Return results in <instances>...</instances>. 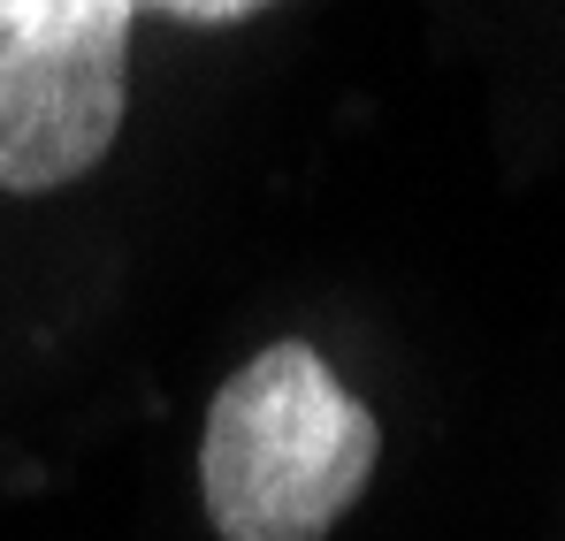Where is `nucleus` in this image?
<instances>
[{"instance_id": "nucleus-3", "label": "nucleus", "mask_w": 565, "mask_h": 541, "mask_svg": "<svg viewBox=\"0 0 565 541\" xmlns=\"http://www.w3.org/2000/svg\"><path fill=\"white\" fill-rule=\"evenodd\" d=\"M138 8H161V15H184V23H237L268 0H138Z\"/></svg>"}, {"instance_id": "nucleus-1", "label": "nucleus", "mask_w": 565, "mask_h": 541, "mask_svg": "<svg viewBox=\"0 0 565 541\" xmlns=\"http://www.w3.org/2000/svg\"><path fill=\"white\" fill-rule=\"evenodd\" d=\"M375 412L313 344L245 359L199 435V496L222 541H321L375 473Z\"/></svg>"}, {"instance_id": "nucleus-2", "label": "nucleus", "mask_w": 565, "mask_h": 541, "mask_svg": "<svg viewBox=\"0 0 565 541\" xmlns=\"http://www.w3.org/2000/svg\"><path fill=\"white\" fill-rule=\"evenodd\" d=\"M138 0H0V191L99 169L122 130Z\"/></svg>"}]
</instances>
